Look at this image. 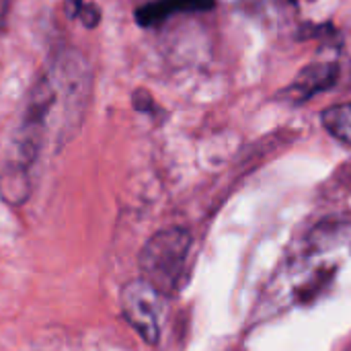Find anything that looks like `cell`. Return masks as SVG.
I'll return each mask as SVG.
<instances>
[{"label": "cell", "mask_w": 351, "mask_h": 351, "mask_svg": "<svg viewBox=\"0 0 351 351\" xmlns=\"http://www.w3.org/2000/svg\"><path fill=\"white\" fill-rule=\"evenodd\" d=\"M162 296L142 278L128 282L119 292V308L125 323L150 346L160 339Z\"/></svg>", "instance_id": "3"}, {"label": "cell", "mask_w": 351, "mask_h": 351, "mask_svg": "<svg viewBox=\"0 0 351 351\" xmlns=\"http://www.w3.org/2000/svg\"><path fill=\"white\" fill-rule=\"evenodd\" d=\"M66 10L70 16H78L86 27H95L101 19L99 10L90 4H86L84 0H66Z\"/></svg>", "instance_id": "7"}, {"label": "cell", "mask_w": 351, "mask_h": 351, "mask_svg": "<svg viewBox=\"0 0 351 351\" xmlns=\"http://www.w3.org/2000/svg\"><path fill=\"white\" fill-rule=\"evenodd\" d=\"M216 0H154L136 10L140 27H156L179 12H204L212 10Z\"/></svg>", "instance_id": "5"}, {"label": "cell", "mask_w": 351, "mask_h": 351, "mask_svg": "<svg viewBox=\"0 0 351 351\" xmlns=\"http://www.w3.org/2000/svg\"><path fill=\"white\" fill-rule=\"evenodd\" d=\"M321 123L333 138L351 146V103H341L325 109L321 115Z\"/></svg>", "instance_id": "6"}, {"label": "cell", "mask_w": 351, "mask_h": 351, "mask_svg": "<svg viewBox=\"0 0 351 351\" xmlns=\"http://www.w3.org/2000/svg\"><path fill=\"white\" fill-rule=\"evenodd\" d=\"M90 95V72L74 51L56 56L31 88L16 125L6 162L0 173V197L8 206H23L31 193V169L39 160L51 128L74 130Z\"/></svg>", "instance_id": "1"}, {"label": "cell", "mask_w": 351, "mask_h": 351, "mask_svg": "<svg viewBox=\"0 0 351 351\" xmlns=\"http://www.w3.org/2000/svg\"><path fill=\"white\" fill-rule=\"evenodd\" d=\"M339 82V64L337 62H315L304 66L294 80L280 93L282 99L302 105L311 101L315 95L331 90Z\"/></svg>", "instance_id": "4"}, {"label": "cell", "mask_w": 351, "mask_h": 351, "mask_svg": "<svg viewBox=\"0 0 351 351\" xmlns=\"http://www.w3.org/2000/svg\"><path fill=\"white\" fill-rule=\"evenodd\" d=\"M191 245L193 237L183 226H169L154 232L138 255L140 278L162 298L177 296L187 278Z\"/></svg>", "instance_id": "2"}]
</instances>
